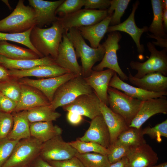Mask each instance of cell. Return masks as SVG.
I'll return each instance as SVG.
<instances>
[{
    "label": "cell",
    "instance_id": "1",
    "mask_svg": "<svg viewBox=\"0 0 167 167\" xmlns=\"http://www.w3.org/2000/svg\"><path fill=\"white\" fill-rule=\"evenodd\" d=\"M64 31L58 17L57 20L49 28L33 27L30 35V41L43 57L49 56L55 60L57 56Z\"/></svg>",
    "mask_w": 167,
    "mask_h": 167
},
{
    "label": "cell",
    "instance_id": "2",
    "mask_svg": "<svg viewBox=\"0 0 167 167\" xmlns=\"http://www.w3.org/2000/svg\"><path fill=\"white\" fill-rule=\"evenodd\" d=\"M67 34L75 49L77 58L81 59L82 75L87 77L90 75L95 64L103 59L105 53L104 45L100 44L96 48L89 46L77 28L70 29Z\"/></svg>",
    "mask_w": 167,
    "mask_h": 167
},
{
    "label": "cell",
    "instance_id": "3",
    "mask_svg": "<svg viewBox=\"0 0 167 167\" xmlns=\"http://www.w3.org/2000/svg\"><path fill=\"white\" fill-rule=\"evenodd\" d=\"M24 1L19 0L13 12L0 20V32L10 33L25 32L36 26L35 13Z\"/></svg>",
    "mask_w": 167,
    "mask_h": 167
},
{
    "label": "cell",
    "instance_id": "4",
    "mask_svg": "<svg viewBox=\"0 0 167 167\" xmlns=\"http://www.w3.org/2000/svg\"><path fill=\"white\" fill-rule=\"evenodd\" d=\"M93 91L84 78L79 75L68 80L59 87L49 106L55 111L58 107L72 102L80 95L90 93Z\"/></svg>",
    "mask_w": 167,
    "mask_h": 167
},
{
    "label": "cell",
    "instance_id": "5",
    "mask_svg": "<svg viewBox=\"0 0 167 167\" xmlns=\"http://www.w3.org/2000/svg\"><path fill=\"white\" fill-rule=\"evenodd\" d=\"M107 93L109 108L113 112L122 116L129 126L137 114L142 101L109 86Z\"/></svg>",
    "mask_w": 167,
    "mask_h": 167
},
{
    "label": "cell",
    "instance_id": "6",
    "mask_svg": "<svg viewBox=\"0 0 167 167\" xmlns=\"http://www.w3.org/2000/svg\"><path fill=\"white\" fill-rule=\"evenodd\" d=\"M42 143L32 136L19 141L2 167L30 166L39 156Z\"/></svg>",
    "mask_w": 167,
    "mask_h": 167
},
{
    "label": "cell",
    "instance_id": "7",
    "mask_svg": "<svg viewBox=\"0 0 167 167\" xmlns=\"http://www.w3.org/2000/svg\"><path fill=\"white\" fill-rule=\"evenodd\" d=\"M147 45L151 53L149 58L143 62L132 61L130 63L131 68L137 71L134 76L139 78L147 74L155 72H160L167 76V49L164 48L159 51L152 42H149Z\"/></svg>",
    "mask_w": 167,
    "mask_h": 167
},
{
    "label": "cell",
    "instance_id": "8",
    "mask_svg": "<svg viewBox=\"0 0 167 167\" xmlns=\"http://www.w3.org/2000/svg\"><path fill=\"white\" fill-rule=\"evenodd\" d=\"M122 38L119 32H110L107 38L103 43L105 48V53L101 62L92 68L95 71H101L107 68L112 70L118 74L120 79L123 81L128 80V77L122 71L119 66L117 54L119 49L118 43Z\"/></svg>",
    "mask_w": 167,
    "mask_h": 167
},
{
    "label": "cell",
    "instance_id": "9",
    "mask_svg": "<svg viewBox=\"0 0 167 167\" xmlns=\"http://www.w3.org/2000/svg\"><path fill=\"white\" fill-rule=\"evenodd\" d=\"M108 15L107 10L80 9L74 13L58 18L64 29L78 28L96 24Z\"/></svg>",
    "mask_w": 167,
    "mask_h": 167
},
{
    "label": "cell",
    "instance_id": "10",
    "mask_svg": "<svg viewBox=\"0 0 167 167\" xmlns=\"http://www.w3.org/2000/svg\"><path fill=\"white\" fill-rule=\"evenodd\" d=\"M77 152L60 135L42 143L39 156L46 161H61L75 156Z\"/></svg>",
    "mask_w": 167,
    "mask_h": 167
},
{
    "label": "cell",
    "instance_id": "11",
    "mask_svg": "<svg viewBox=\"0 0 167 167\" xmlns=\"http://www.w3.org/2000/svg\"><path fill=\"white\" fill-rule=\"evenodd\" d=\"M101 101L93 90L91 93L80 95L70 103L62 106L65 111H71L91 120L101 115Z\"/></svg>",
    "mask_w": 167,
    "mask_h": 167
},
{
    "label": "cell",
    "instance_id": "12",
    "mask_svg": "<svg viewBox=\"0 0 167 167\" xmlns=\"http://www.w3.org/2000/svg\"><path fill=\"white\" fill-rule=\"evenodd\" d=\"M78 75L72 73H67L58 76L38 79L23 78L18 79L20 84L27 85L41 92L50 102L59 87L68 80Z\"/></svg>",
    "mask_w": 167,
    "mask_h": 167
},
{
    "label": "cell",
    "instance_id": "13",
    "mask_svg": "<svg viewBox=\"0 0 167 167\" xmlns=\"http://www.w3.org/2000/svg\"><path fill=\"white\" fill-rule=\"evenodd\" d=\"M68 31L65 30L63 34L55 63L70 72L82 75L81 66L78 62L75 49L67 35Z\"/></svg>",
    "mask_w": 167,
    "mask_h": 167
},
{
    "label": "cell",
    "instance_id": "14",
    "mask_svg": "<svg viewBox=\"0 0 167 167\" xmlns=\"http://www.w3.org/2000/svg\"><path fill=\"white\" fill-rule=\"evenodd\" d=\"M165 96L142 101L140 109L129 127H141L152 116L158 113H167V99Z\"/></svg>",
    "mask_w": 167,
    "mask_h": 167
},
{
    "label": "cell",
    "instance_id": "15",
    "mask_svg": "<svg viewBox=\"0 0 167 167\" xmlns=\"http://www.w3.org/2000/svg\"><path fill=\"white\" fill-rule=\"evenodd\" d=\"M64 0L49 1L42 0H28L30 6L34 9L35 15L36 26L42 28L56 21L58 17L56 11Z\"/></svg>",
    "mask_w": 167,
    "mask_h": 167
},
{
    "label": "cell",
    "instance_id": "16",
    "mask_svg": "<svg viewBox=\"0 0 167 167\" xmlns=\"http://www.w3.org/2000/svg\"><path fill=\"white\" fill-rule=\"evenodd\" d=\"M126 157L128 167H150L155 165L159 159L157 153L147 143L130 147Z\"/></svg>",
    "mask_w": 167,
    "mask_h": 167
},
{
    "label": "cell",
    "instance_id": "17",
    "mask_svg": "<svg viewBox=\"0 0 167 167\" xmlns=\"http://www.w3.org/2000/svg\"><path fill=\"white\" fill-rule=\"evenodd\" d=\"M78 139L82 141L96 143L107 148H109L111 145L110 133L101 114L91 120L88 129L82 137Z\"/></svg>",
    "mask_w": 167,
    "mask_h": 167
},
{
    "label": "cell",
    "instance_id": "18",
    "mask_svg": "<svg viewBox=\"0 0 167 167\" xmlns=\"http://www.w3.org/2000/svg\"><path fill=\"white\" fill-rule=\"evenodd\" d=\"M139 4L138 1H136L133 5L132 11L128 18L124 22L120 24L109 26L107 32L121 31L129 35L135 43L138 53H143L144 46L140 43V39L142 34L148 31V27L144 26L140 28L136 25L135 19V15Z\"/></svg>",
    "mask_w": 167,
    "mask_h": 167
},
{
    "label": "cell",
    "instance_id": "19",
    "mask_svg": "<svg viewBox=\"0 0 167 167\" xmlns=\"http://www.w3.org/2000/svg\"><path fill=\"white\" fill-rule=\"evenodd\" d=\"M128 80L133 85L147 91L167 92V76L158 72L147 74L141 78H136L128 70Z\"/></svg>",
    "mask_w": 167,
    "mask_h": 167
},
{
    "label": "cell",
    "instance_id": "20",
    "mask_svg": "<svg viewBox=\"0 0 167 167\" xmlns=\"http://www.w3.org/2000/svg\"><path fill=\"white\" fill-rule=\"evenodd\" d=\"M20 96L12 113L27 110L39 106L49 105L50 102L41 92L36 89L24 84H20Z\"/></svg>",
    "mask_w": 167,
    "mask_h": 167
},
{
    "label": "cell",
    "instance_id": "21",
    "mask_svg": "<svg viewBox=\"0 0 167 167\" xmlns=\"http://www.w3.org/2000/svg\"><path fill=\"white\" fill-rule=\"evenodd\" d=\"M115 72L108 69L101 71L92 70L90 75L84 78L101 101L108 106L107 91L111 79Z\"/></svg>",
    "mask_w": 167,
    "mask_h": 167
},
{
    "label": "cell",
    "instance_id": "22",
    "mask_svg": "<svg viewBox=\"0 0 167 167\" xmlns=\"http://www.w3.org/2000/svg\"><path fill=\"white\" fill-rule=\"evenodd\" d=\"M8 71L11 78L17 79L30 76L41 78L54 77L70 72L56 64L39 66L27 70L12 69L8 70Z\"/></svg>",
    "mask_w": 167,
    "mask_h": 167
},
{
    "label": "cell",
    "instance_id": "23",
    "mask_svg": "<svg viewBox=\"0 0 167 167\" xmlns=\"http://www.w3.org/2000/svg\"><path fill=\"white\" fill-rule=\"evenodd\" d=\"M109 86L122 91L127 96L142 101L167 95V92H150L130 85L122 80L116 72L111 79Z\"/></svg>",
    "mask_w": 167,
    "mask_h": 167
},
{
    "label": "cell",
    "instance_id": "24",
    "mask_svg": "<svg viewBox=\"0 0 167 167\" xmlns=\"http://www.w3.org/2000/svg\"><path fill=\"white\" fill-rule=\"evenodd\" d=\"M100 108L101 114L109 131L111 146L115 143L120 134L128 129L129 126L122 116L113 112L108 106L101 102Z\"/></svg>",
    "mask_w": 167,
    "mask_h": 167
},
{
    "label": "cell",
    "instance_id": "25",
    "mask_svg": "<svg viewBox=\"0 0 167 167\" xmlns=\"http://www.w3.org/2000/svg\"><path fill=\"white\" fill-rule=\"evenodd\" d=\"M112 15H109L95 24L77 28L83 38L89 41L92 48H97L100 45L101 41L107 32Z\"/></svg>",
    "mask_w": 167,
    "mask_h": 167
},
{
    "label": "cell",
    "instance_id": "26",
    "mask_svg": "<svg viewBox=\"0 0 167 167\" xmlns=\"http://www.w3.org/2000/svg\"><path fill=\"white\" fill-rule=\"evenodd\" d=\"M0 63L8 70H25L39 66L55 63L54 60L49 56L31 59H14L0 55Z\"/></svg>",
    "mask_w": 167,
    "mask_h": 167
},
{
    "label": "cell",
    "instance_id": "27",
    "mask_svg": "<svg viewBox=\"0 0 167 167\" xmlns=\"http://www.w3.org/2000/svg\"><path fill=\"white\" fill-rule=\"evenodd\" d=\"M12 113L13 126L7 138L19 141L30 137V123L27 118V110Z\"/></svg>",
    "mask_w": 167,
    "mask_h": 167
},
{
    "label": "cell",
    "instance_id": "28",
    "mask_svg": "<svg viewBox=\"0 0 167 167\" xmlns=\"http://www.w3.org/2000/svg\"><path fill=\"white\" fill-rule=\"evenodd\" d=\"M31 136L43 143L53 138L61 135L62 130L52 122H36L30 123Z\"/></svg>",
    "mask_w": 167,
    "mask_h": 167
},
{
    "label": "cell",
    "instance_id": "29",
    "mask_svg": "<svg viewBox=\"0 0 167 167\" xmlns=\"http://www.w3.org/2000/svg\"><path fill=\"white\" fill-rule=\"evenodd\" d=\"M0 49L4 53V56L12 59H31L40 58L32 50L11 44L7 41L0 42Z\"/></svg>",
    "mask_w": 167,
    "mask_h": 167
},
{
    "label": "cell",
    "instance_id": "30",
    "mask_svg": "<svg viewBox=\"0 0 167 167\" xmlns=\"http://www.w3.org/2000/svg\"><path fill=\"white\" fill-rule=\"evenodd\" d=\"M151 2L153 16L152 21L148 27V31L155 36L167 38V35L164 29L162 19L163 0H151Z\"/></svg>",
    "mask_w": 167,
    "mask_h": 167
},
{
    "label": "cell",
    "instance_id": "31",
    "mask_svg": "<svg viewBox=\"0 0 167 167\" xmlns=\"http://www.w3.org/2000/svg\"><path fill=\"white\" fill-rule=\"evenodd\" d=\"M61 114L52 109L49 106L35 107L27 110V116L30 123L56 121Z\"/></svg>",
    "mask_w": 167,
    "mask_h": 167
},
{
    "label": "cell",
    "instance_id": "32",
    "mask_svg": "<svg viewBox=\"0 0 167 167\" xmlns=\"http://www.w3.org/2000/svg\"><path fill=\"white\" fill-rule=\"evenodd\" d=\"M143 129L142 127L138 128L129 127L120 134L115 142L129 147L146 143Z\"/></svg>",
    "mask_w": 167,
    "mask_h": 167
},
{
    "label": "cell",
    "instance_id": "33",
    "mask_svg": "<svg viewBox=\"0 0 167 167\" xmlns=\"http://www.w3.org/2000/svg\"><path fill=\"white\" fill-rule=\"evenodd\" d=\"M75 156L85 167H109L110 164L107 155L99 153H80L77 152Z\"/></svg>",
    "mask_w": 167,
    "mask_h": 167
},
{
    "label": "cell",
    "instance_id": "34",
    "mask_svg": "<svg viewBox=\"0 0 167 167\" xmlns=\"http://www.w3.org/2000/svg\"><path fill=\"white\" fill-rule=\"evenodd\" d=\"M32 28L25 32L19 33H10L0 32V42L10 41L21 44L36 53L40 58H43V57L34 48L30 41L29 36Z\"/></svg>",
    "mask_w": 167,
    "mask_h": 167
},
{
    "label": "cell",
    "instance_id": "35",
    "mask_svg": "<svg viewBox=\"0 0 167 167\" xmlns=\"http://www.w3.org/2000/svg\"><path fill=\"white\" fill-rule=\"evenodd\" d=\"M69 144L80 153L96 152L107 155L109 150L100 144L93 142H85L78 139L69 142Z\"/></svg>",
    "mask_w": 167,
    "mask_h": 167
},
{
    "label": "cell",
    "instance_id": "36",
    "mask_svg": "<svg viewBox=\"0 0 167 167\" xmlns=\"http://www.w3.org/2000/svg\"><path fill=\"white\" fill-rule=\"evenodd\" d=\"M131 0H110V5L107 9L108 15L112 14L110 24L111 26L116 25L121 23V19L124 13Z\"/></svg>",
    "mask_w": 167,
    "mask_h": 167
},
{
    "label": "cell",
    "instance_id": "37",
    "mask_svg": "<svg viewBox=\"0 0 167 167\" xmlns=\"http://www.w3.org/2000/svg\"><path fill=\"white\" fill-rule=\"evenodd\" d=\"M0 92L17 103L21 93L20 84L18 79L11 78L7 81L0 82Z\"/></svg>",
    "mask_w": 167,
    "mask_h": 167
},
{
    "label": "cell",
    "instance_id": "38",
    "mask_svg": "<svg viewBox=\"0 0 167 167\" xmlns=\"http://www.w3.org/2000/svg\"><path fill=\"white\" fill-rule=\"evenodd\" d=\"M143 132L144 135H148L158 142H161L162 137L167 138V119L153 127H145L143 129Z\"/></svg>",
    "mask_w": 167,
    "mask_h": 167
},
{
    "label": "cell",
    "instance_id": "39",
    "mask_svg": "<svg viewBox=\"0 0 167 167\" xmlns=\"http://www.w3.org/2000/svg\"><path fill=\"white\" fill-rule=\"evenodd\" d=\"M84 0H66L58 7L56 14L62 16L74 13L84 6Z\"/></svg>",
    "mask_w": 167,
    "mask_h": 167
},
{
    "label": "cell",
    "instance_id": "40",
    "mask_svg": "<svg viewBox=\"0 0 167 167\" xmlns=\"http://www.w3.org/2000/svg\"><path fill=\"white\" fill-rule=\"evenodd\" d=\"M19 141L7 138L0 140V167H2L10 158Z\"/></svg>",
    "mask_w": 167,
    "mask_h": 167
},
{
    "label": "cell",
    "instance_id": "41",
    "mask_svg": "<svg viewBox=\"0 0 167 167\" xmlns=\"http://www.w3.org/2000/svg\"><path fill=\"white\" fill-rule=\"evenodd\" d=\"M130 147L115 142L108 148L109 152L107 155L110 164L114 163L126 156Z\"/></svg>",
    "mask_w": 167,
    "mask_h": 167
},
{
    "label": "cell",
    "instance_id": "42",
    "mask_svg": "<svg viewBox=\"0 0 167 167\" xmlns=\"http://www.w3.org/2000/svg\"><path fill=\"white\" fill-rule=\"evenodd\" d=\"M13 125L11 113L0 111V140L7 138Z\"/></svg>",
    "mask_w": 167,
    "mask_h": 167
},
{
    "label": "cell",
    "instance_id": "43",
    "mask_svg": "<svg viewBox=\"0 0 167 167\" xmlns=\"http://www.w3.org/2000/svg\"><path fill=\"white\" fill-rule=\"evenodd\" d=\"M54 167H85L81 161L75 156L68 159L61 161H47Z\"/></svg>",
    "mask_w": 167,
    "mask_h": 167
},
{
    "label": "cell",
    "instance_id": "44",
    "mask_svg": "<svg viewBox=\"0 0 167 167\" xmlns=\"http://www.w3.org/2000/svg\"><path fill=\"white\" fill-rule=\"evenodd\" d=\"M109 0H84V8L96 10H107L110 5Z\"/></svg>",
    "mask_w": 167,
    "mask_h": 167
},
{
    "label": "cell",
    "instance_id": "45",
    "mask_svg": "<svg viewBox=\"0 0 167 167\" xmlns=\"http://www.w3.org/2000/svg\"><path fill=\"white\" fill-rule=\"evenodd\" d=\"M17 103L0 92V111L11 113L14 110Z\"/></svg>",
    "mask_w": 167,
    "mask_h": 167
},
{
    "label": "cell",
    "instance_id": "46",
    "mask_svg": "<svg viewBox=\"0 0 167 167\" xmlns=\"http://www.w3.org/2000/svg\"><path fill=\"white\" fill-rule=\"evenodd\" d=\"M66 118L70 123L75 125L80 123L83 119L82 116L71 111L68 112Z\"/></svg>",
    "mask_w": 167,
    "mask_h": 167
},
{
    "label": "cell",
    "instance_id": "47",
    "mask_svg": "<svg viewBox=\"0 0 167 167\" xmlns=\"http://www.w3.org/2000/svg\"><path fill=\"white\" fill-rule=\"evenodd\" d=\"M148 37L154 38L157 40L156 41L152 42L154 45H156L162 48H167V39L162 38L155 36L152 34H147Z\"/></svg>",
    "mask_w": 167,
    "mask_h": 167
},
{
    "label": "cell",
    "instance_id": "48",
    "mask_svg": "<svg viewBox=\"0 0 167 167\" xmlns=\"http://www.w3.org/2000/svg\"><path fill=\"white\" fill-rule=\"evenodd\" d=\"M30 167H54L39 156L33 162Z\"/></svg>",
    "mask_w": 167,
    "mask_h": 167
},
{
    "label": "cell",
    "instance_id": "49",
    "mask_svg": "<svg viewBox=\"0 0 167 167\" xmlns=\"http://www.w3.org/2000/svg\"><path fill=\"white\" fill-rule=\"evenodd\" d=\"M11 78L10 75L8 70L0 63V83L7 81Z\"/></svg>",
    "mask_w": 167,
    "mask_h": 167
},
{
    "label": "cell",
    "instance_id": "50",
    "mask_svg": "<svg viewBox=\"0 0 167 167\" xmlns=\"http://www.w3.org/2000/svg\"><path fill=\"white\" fill-rule=\"evenodd\" d=\"M109 167H128V161L126 156L112 164Z\"/></svg>",
    "mask_w": 167,
    "mask_h": 167
},
{
    "label": "cell",
    "instance_id": "51",
    "mask_svg": "<svg viewBox=\"0 0 167 167\" xmlns=\"http://www.w3.org/2000/svg\"><path fill=\"white\" fill-rule=\"evenodd\" d=\"M162 19L164 29L166 32L167 28V9H163Z\"/></svg>",
    "mask_w": 167,
    "mask_h": 167
},
{
    "label": "cell",
    "instance_id": "52",
    "mask_svg": "<svg viewBox=\"0 0 167 167\" xmlns=\"http://www.w3.org/2000/svg\"><path fill=\"white\" fill-rule=\"evenodd\" d=\"M150 167H167V162H165L157 165H155Z\"/></svg>",
    "mask_w": 167,
    "mask_h": 167
},
{
    "label": "cell",
    "instance_id": "53",
    "mask_svg": "<svg viewBox=\"0 0 167 167\" xmlns=\"http://www.w3.org/2000/svg\"><path fill=\"white\" fill-rule=\"evenodd\" d=\"M163 1V9H167V0H164Z\"/></svg>",
    "mask_w": 167,
    "mask_h": 167
},
{
    "label": "cell",
    "instance_id": "54",
    "mask_svg": "<svg viewBox=\"0 0 167 167\" xmlns=\"http://www.w3.org/2000/svg\"><path fill=\"white\" fill-rule=\"evenodd\" d=\"M3 1V2H4L6 3V4L10 8V9H11V7L10 5H9L8 3V1L7 0H6V1L4 0Z\"/></svg>",
    "mask_w": 167,
    "mask_h": 167
},
{
    "label": "cell",
    "instance_id": "55",
    "mask_svg": "<svg viewBox=\"0 0 167 167\" xmlns=\"http://www.w3.org/2000/svg\"><path fill=\"white\" fill-rule=\"evenodd\" d=\"M0 55H3V56L4 55V53L1 49H0Z\"/></svg>",
    "mask_w": 167,
    "mask_h": 167
},
{
    "label": "cell",
    "instance_id": "56",
    "mask_svg": "<svg viewBox=\"0 0 167 167\" xmlns=\"http://www.w3.org/2000/svg\"><path fill=\"white\" fill-rule=\"evenodd\" d=\"M30 167L29 166H24V167Z\"/></svg>",
    "mask_w": 167,
    "mask_h": 167
}]
</instances>
